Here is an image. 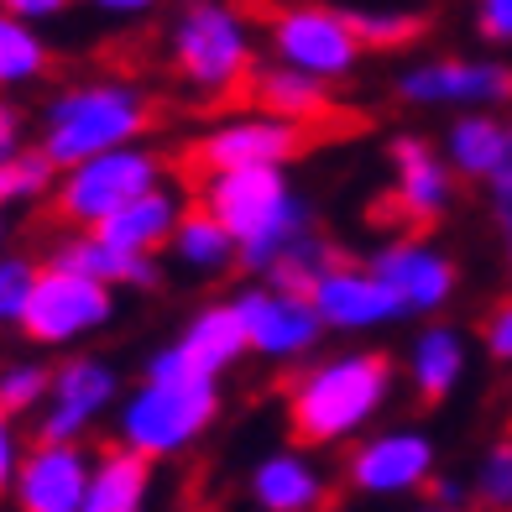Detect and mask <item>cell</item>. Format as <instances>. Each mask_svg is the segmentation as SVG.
<instances>
[{
	"instance_id": "obj_29",
	"label": "cell",
	"mask_w": 512,
	"mask_h": 512,
	"mask_svg": "<svg viewBox=\"0 0 512 512\" xmlns=\"http://www.w3.org/2000/svg\"><path fill=\"white\" fill-rule=\"evenodd\" d=\"M345 21H351V32L361 37V48H371V53L413 48V42L429 32L424 11H371V6H356V11H345Z\"/></svg>"
},
{
	"instance_id": "obj_44",
	"label": "cell",
	"mask_w": 512,
	"mask_h": 512,
	"mask_svg": "<svg viewBox=\"0 0 512 512\" xmlns=\"http://www.w3.org/2000/svg\"><path fill=\"white\" fill-rule=\"evenodd\" d=\"M418 512H460V507H445V502H429V507H418Z\"/></svg>"
},
{
	"instance_id": "obj_18",
	"label": "cell",
	"mask_w": 512,
	"mask_h": 512,
	"mask_svg": "<svg viewBox=\"0 0 512 512\" xmlns=\"http://www.w3.org/2000/svg\"><path fill=\"white\" fill-rule=\"evenodd\" d=\"M262 115H283V121H319V126H345V110L335 105L330 79L309 74L293 63H272V68H251L246 100Z\"/></svg>"
},
{
	"instance_id": "obj_3",
	"label": "cell",
	"mask_w": 512,
	"mask_h": 512,
	"mask_svg": "<svg viewBox=\"0 0 512 512\" xmlns=\"http://www.w3.org/2000/svg\"><path fill=\"white\" fill-rule=\"evenodd\" d=\"M168 58H173V74L189 89H199L209 100L241 105L246 84H251V68H256L251 27L236 6H225V0H194V6H183V16L173 21Z\"/></svg>"
},
{
	"instance_id": "obj_33",
	"label": "cell",
	"mask_w": 512,
	"mask_h": 512,
	"mask_svg": "<svg viewBox=\"0 0 512 512\" xmlns=\"http://www.w3.org/2000/svg\"><path fill=\"white\" fill-rule=\"evenodd\" d=\"M42 262L37 256H21V251H0V324H21V309L32 298V283H37Z\"/></svg>"
},
{
	"instance_id": "obj_28",
	"label": "cell",
	"mask_w": 512,
	"mask_h": 512,
	"mask_svg": "<svg viewBox=\"0 0 512 512\" xmlns=\"http://www.w3.org/2000/svg\"><path fill=\"white\" fill-rule=\"evenodd\" d=\"M345 262V251L335 246V241H324V236H314V230H304V236H298L283 256H277V262L267 267V283L272 288H283V293H314V283L330 267H340Z\"/></svg>"
},
{
	"instance_id": "obj_5",
	"label": "cell",
	"mask_w": 512,
	"mask_h": 512,
	"mask_svg": "<svg viewBox=\"0 0 512 512\" xmlns=\"http://www.w3.org/2000/svg\"><path fill=\"white\" fill-rule=\"evenodd\" d=\"M215 413H220L215 382H194V387L147 382V387H136L131 398L121 403L115 439L131 445V450H142V455H152V460H162V455L189 450L194 439L215 424Z\"/></svg>"
},
{
	"instance_id": "obj_27",
	"label": "cell",
	"mask_w": 512,
	"mask_h": 512,
	"mask_svg": "<svg viewBox=\"0 0 512 512\" xmlns=\"http://www.w3.org/2000/svg\"><path fill=\"white\" fill-rule=\"evenodd\" d=\"M502 147H507V126L492 121V115H460L450 126V168L460 178H492L497 162H502Z\"/></svg>"
},
{
	"instance_id": "obj_4",
	"label": "cell",
	"mask_w": 512,
	"mask_h": 512,
	"mask_svg": "<svg viewBox=\"0 0 512 512\" xmlns=\"http://www.w3.org/2000/svg\"><path fill=\"white\" fill-rule=\"evenodd\" d=\"M162 162L157 152L147 147H110V152H95L74 162V168H63L58 183H53V215L63 225L74 230H95L105 215H115L126 199H136L142 189H152V183H162Z\"/></svg>"
},
{
	"instance_id": "obj_45",
	"label": "cell",
	"mask_w": 512,
	"mask_h": 512,
	"mask_svg": "<svg viewBox=\"0 0 512 512\" xmlns=\"http://www.w3.org/2000/svg\"><path fill=\"white\" fill-rule=\"evenodd\" d=\"M6 230H11V225H6V209H0V251H6Z\"/></svg>"
},
{
	"instance_id": "obj_2",
	"label": "cell",
	"mask_w": 512,
	"mask_h": 512,
	"mask_svg": "<svg viewBox=\"0 0 512 512\" xmlns=\"http://www.w3.org/2000/svg\"><path fill=\"white\" fill-rule=\"evenodd\" d=\"M387 387H392V361L382 351L335 356L304 371L288 387V439L298 450H319L356 434L387 403Z\"/></svg>"
},
{
	"instance_id": "obj_20",
	"label": "cell",
	"mask_w": 512,
	"mask_h": 512,
	"mask_svg": "<svg viewBox=\"0 0 512 512\" xmlns=\"http://www.w3.org/2000/svg\"><path fill=\"white\" fill-rule=\"evenodd\" d=\"M48 262L74 267L84 277H100L110 288H162V267L147 251H121V246H110L100 230H74V236L53 241Z\"/></svg>"
},
{
	"instance_id": "obj_41",
	"label": "cell",
	"mask_w": 512,
	"mask_h": 512,
	"mask_svg": "<svg viewBox=\"0 0 512 512\" xmlns=\"http://www.w3.org/2000/svg\"><path fill=\"white\" fill-rule=\"evenodd\" d=\"M89 6L105 16H147V11H157V0H89Z\"/></svg>"
},
{
	"instance_id": "obj_15",
	"label": "cell",
	"mask_w": 512,
	"mask_h": 512,
	"mask_svg": "<svg viewBox=\"0 0 512 512\" xmlns=\"http://www.w3.org/2000/svg\"><path fill=\"white\" fill-rule=\"evenodd\" d=\"M288 199H293V189H288L283 168H267V162L209 173V183H204V204L225 220V230L236 236V246L246 236H256V230H262Z\"/></svg>"
},
{
	"instance_id": "obj_21",
	"label": "cell",
	"mask_w": 512,
	"mask_h": 512,
	"mask_svg": "<svg viewBox=\"0 0 512 512\" xmlns=\"http://www.w3.org/2000/svg\"><path fill=\"white\" fill-rule=\"evenodd\" d=\"M147 492H152V455L115 439L110 450L95 455L79 512H147Z\"/></svg>"
},
{
	"instance_id": "obj_11",
	"label": "cell",
	"mask_w": 512,
	"mask_h": 512,
	"mask_svg": "<svg viewBox=\"0 0 512 512\" xmlns=\"http://www.w3.org/2000/svg\"><path fill=\"white\" fill-rule=\"evenodd\" d=\"M115 392H121V377H115L110 361L68 356L63 366H53L48 403L37 408V439H84L115 403Z\"/></svg>"
},
{
	"instance_id": "obj_35",
	"label": "cell",
	"mask_w": 512,
	"mask_h": 512,
	"mask_svg": "<svg viewBox=\"0 0 512 512\" xmlns=\"http://www.w3.org/2000/svg\"><path fill=\"white\" fill-rule=\"evenodd\" d=\"M476 32L497 48H512V0H476Z\"/></svg>"
},
{
	"instance_id": "obj_8",
	"label": "cell",
	"mask_w": 512,
	"mask_h": 512,
	"mask_svg": "<svg viewBox=\"0 0 512 512\" xmlns=\"http://www.w3.org/2000/svg\"><path fill=\"white\" fill-rule=\"evenodd\" d=\"M267 42L283 63L309 68V74H319V79H345L366 53L361 37L351 32V21H345V11L314 6V0L272 6L267 11Z\"/></svg>"
},
{
	"instance_id": "obj_36",
	"label": "cell",
	"mask_w": 512,
	"mask_h": 512,
	"mask_svg": "<svg viewBox=\"0 0 512 512\" xmlns=\"http://www.w3.org/2000/svg\"><path fill=\"white\" fill-rule=\"evenodd\" d=\"M16 465H21V439H16V413L0 408V502L16 486Z\"/></svg>"
},
{
	"instance_id": "obj_25",
	"label": "cell",
	"mask_w": 512,
	"mask_h": 512,
	"mask_svg": "<svg viewBox=\"0 0 512 512\" xmlns=\"http://www.w3.org/2000/svg\"><path fill=\"white\" fill-rule=\"evenodd\" d=\"M460 371H465V345L455 330L434 324V330L413 340V387L424 403H445L450 387L460 382Z\"/></svg>"
},
{
	"instance_id": "obj_10",
	"label": "cell",
	"mask_w": 512,
	"mask_h": 512,
	"mask_svg": "<svg viewBox=\"0 0 512 512\" xmlns=\"http://www.w3.org/2000/svg\"><path fill=\"white\" fill-rule=\"evenodd\" d=\"M251 351L246 330H241V314L236 304H220V309H199L189 319L168 351H157L147 361V382H178V387H194V382H215L225 366H236Z\"/></svg>"
},
{
	"instance_id": "obj_43",
	"label": "cell",
	"mask_w": 512,
	"mask_h": 512,
	"mask_svg": "<svg viewBox=\"0 0 512 512\" xmlns=\"http://www.w3.org/2000/svg\"><path fill=\"white\" fill-rule=\"evenodd\" d=\"M502 225V236H507V262H512V220H497Z\"/></svg>"
},
{
	"instance_id": "obj_1",
	"label": "cell",
	"mask_w": 512,
	"mask_h": 512,
	"mask_svg": "<svg viewBox=\"0 0 512 512\" xmlns=\"http://www.w3.org/2000/svg\"><path fill=\"white\" fill-rule=\"evenodd\" d=\"M157 126V105L142 84L126 79H89V84H68L63 95L42 105V131L37 147L48 152V162L63 173L74 162L126 147L136 136H147Z\"/></svg>"
},
{
	"instance_id": "obj_32",
	"label": "cell",
	"mask_w": 512,
	"mask_h": 512,
	"mask_svg": "<svg viewBox=\"0 0 512 512\" xmlns=\"http://www.w3.org/2000/svg\"><path fill=\"white\" fill-rule=\"evenodd\" d=\"M48 387H53V366L42 361H6L0 366V408L6 413H37L48 403Z\"/></svg>"
},
{
	"instance_id": "obj_12",
	"label": "cell",
	"mask_w": 512,
	"mask_h": 512,
	"mask_svg": "<svg viewBox=\"0 0 512 512\" xmlns=\"http://www.w3.org/2000/svg\"><path fill=\"white\" fill-rule=\"evenodd\" d=\"M89 471L95 455L79 439H32V450H21L11 497L21 512H79Z\"/></svg>"
},
{
	"instance_id": "obj_24",
	"label": "cell",
	"mask_w": 512,
	"mask_h": 512,
	"mask_svg": "<svg viewBox=\"0 0 512 512\" xmlns=\"http://www.w3.org/2000/svg\"><path fill=\"white\" fill-rule=\"evenodd\" d=\"M173 251H178V262H189L194 272H220V267H230V262L241 256L236 236H230L225 220H220L204 199H199V204H189V209L178 215Z\"/></svg>"
},
{
	"instance_id": "obj_6",
	"label": "cell",
	"mask_w": 512,
	"mask_h": 512,
	"mask_svg": "<svg viewBox=\"0 0 512 512\" xmlns=\"http://www.w3.org/2000/svg\"><path fill=\"white\" fill-rule=\"evenodd\" d=\"M324 131H335V126L283 121V115H246V121H225L209 136H199V142L178 157V168L194 173V178L225 173V168H256V162H267V168H288L293 157H304L319 142H330Z\"/></svg>"
},
{
	"instance_id": "obj_46",
	"label": "cell",
	"mask_w": 512,
	"mask_h": 512,
	"mask_svg": "<svg viewBox=\"0 0 512 512\" xmlns=\"http://www.w3.org/2000/svg\"><path fill=\"white\" fill-rule=\"evenodd\" d=\"M314 512H330V507H314Z\"/></svg>"
},
{
	"instance_id": "obj_30",
	"label": "cell",
	"mask_w": 512,
	"mask_h": 512,
	"mask_svg": "<svg viewBox=\"0 0 512 512\" xmlns=\"http://www.w3.org/2000/svg\"><path fill=\"white\" fill-rule=\"evenodd\" d=\"M304 230H314V215L298 199H288L283 209H277V215L256 230V236H246L241 241V267H251V272H267L277 256H283L298 236H304Z\"/></svg>"
},
{
	"instance_id": "obj_7",
	"label": "cell",
	"mask_w": 512,
	"mask_h": 512,
	"mask_svg": "<svg viewBox=\"0 0 512 512\" xmlns=\"http://www.w3.org/2000/svg\"><path fill=\"white\" fill-rule=\"evenodd\" d=\"M110 319H115V288L110 283L84 277L74 267H58V262H42L16 330L32 345H53L58 351V345H74L84 335L105 330Z\"/></svg>"
},
{
	"instance_id": "obj_17",
	"label": "cell",
	"mask_w": 512,
	"mask_h": 512,
	"mask_svg": "<svg viewBox=\"0 0 512 512\" xmlns=\"http://www.w3.org/2000/svg\"><path fill=\"white\" fill-rule=\"evenodd\" d=\"M309 304L319 309L324 324H335V330H371V324H387V319L408 314L403 298L392 293V283H382L371 267L356 272L351 262L324 272L314 283V293H309Z\"/></svg>"
},
{
	"instance_id": "obj_37",
	"label": "cell",
	"mask_w": 512,
	"mask_h": 512,
	"mask_svg": "<svg viewBox=\"0 0 512 512\" xmlns=\"http://www.w3.org/2000/svg\"><path fill=\"white\" fill-rule=\"evenodd\" d=\"M481 340H486V351H492L497 361H512V298H507V304H497L492 314H486Z\"/></svg>"
},
{
	"instance_id": "obj_16",
	"label": "cell",
	"mask_w": 512,
	"mask_h": 512,
	"mask_svg": "<svg viewBox=\"0 0 512 512\" xmlns=\"http://www.w3.org/2000/svg\"><path fill=\"white\" fill-rule=\"evenodd\" d=\"M371 272H377L382 283H392V293L403 298L408 314H434L439 304H450V293L460 283V272H455L450 256L424 246L418 236L382 246L377 256H371Z\"/></svg>"
},
{
	"instance_id": "obj_9",
	"label": "cell",
	"mask_w": 512,
	"mask_h": 512,
	"mask_svg": "<svg viewBox=\"0 0 512 512\" xmlns=\"http://www.w3.org/2000/svg\"><path fill=\"white\" fill-rule=\"evenodd\" d=\"M387 157H392V168H398V183L371 204V225H398V230L424 236V230L450 209L455 178H450L445 162L434 157V147L424 136H398Z\"/></svg>"
},
{
	"instance_id": "obj_23",
	"label": "cell",
	"mask_w": 512,
	"mask_h": 512,
	"mask_svg": "<svg viewBox=\"0 0 512 512\" xmlns=\"http://www.w3.org/2000/svg\"><path fill=\"white\" fill-rule=\"evenodd\" d=\"M251 492L256 502H262L267 512H314V507H330L324 497V476L314 471L309 460L298 455H267L262 465H256L251 476Z\"/></svg>"
},
{
	"instance_id": "obj_14",
	"label": "cell",
	"mask_w": 512,
	"mask_h": 512,
	"mask_svg": "<svg viewBox=\"0 0 512 512\" xmlns=\"http://www.w3.org/2000/svg\"><path fill=\"white\" fill-rule=\"evenodd\" d=\"M236 314H241V330L246 345L262 356H304L309 345L319 340L324 319L309 304L304 293H283V288H246L236 298Z\"/></svg>"
},
{
	"instance_id": "obj_19",
	"label": "cell",
	"mask_w": 512,
	"mask_h": 512,
	"mask_svg": "<svg viewBox=\"0 0 512 512\" xmlns=\"http://www.w3.org/2000/svg\"><path fill=\"white\" fill-rule=\"evenodd\" d=\"M429 471H434V445L424 434H382V439H366V445L351 455L345 481H351L356 492L392 497V492L424 486Z\"/></svg>"
},
{
	"instance_id": "obj_40",
	"label": "cell",
	"mask_w": 512,
	"mask_h": 512,
	"mask_svg": "<svg viewBox=\"0 0 512 512\" xmlns=\"http://www.w3.org/2000/svg\"><path fill=\"white\" fill-rule=\"evenodd\" d=\"M74 0H0V11H11V16H21V21H53V16H63Z\"/></svg>"
},
{
	"instance_id": "obj_34",
	"label": "cell",
	"mask_w": 512,
	"mask_h": 512,
	"mask_svg": "<svg viewBox=\"0 0 512 512\" xmlns=\"http://www.w3.org/2000/svg\"><path fill=\"white\" fill-rule=\"evenodd\" d=\"M476 502H481V512H512V439L486 455L481 481H476Z\"/></svg>"
},
{
	"instance_id": "obj_26",
	"label": "cell",
	"mask_w": 512,
	"mask_h": 512,
	"mask_svg": "<svg viewBox=\"0 0 512 512\" xmlns=\"http://www.w3.org/2000/svg\"><path fill=\"white\" fill-rule=\"evenodd\" d=\"M48 68H53V48L37 37V21L0 11V89H27L48 79Z\"/></svg>"
},
{
	"instance_id": "obj_39",
	"label": "cell",
	"mask_w": 512,
	"mask_h": 512,
	"mask_svg": "<svg viewBox=\"0 0 512 512\" xmlns=\"http://www.w3.org/2000/svg\"><path fill=\"white\" fill-rule=\"evenodd\" d=\"M21 147H27V115H21L11 100H0V162L16 157Z\"/></svg>"
},
{
	"instance_id": "obj_38",
	"label": "cell",
	"mask_w": 512,
	"mask_h": 512,
	"mask_svg": "<svg viewBox=\"0 0 512 512\" xmlns=\"http://www.w3.org/2000/svg\"><path fill=\"white\" fill-rule=\"evenodd\" d=\"M486 183H492V209H497V220H512V126H507V147H502L497 173L486 178Z\"/></svg>"
},
{
	"instance_id": "obj_22",
	"label": "cell",
	"mask_w": 512,
	"mask_h": 512,
	"mask_svg": "<svg viewBox=\"0 0 512 512\" xmlns=\"http://www.w3.org/2000/svg\"><path fill=\"white\" fill-rule=\"evenodd\" d=\"M100 236L110 246H121V251H162L173 241V230H178V199L162 189V183H152V189H142L136 199H126L115 215H105L100 225Z\"/></svg>"
},
{
	"instance_id": "obj_31",
	"label": "cell",
	"mask_w": 512,
	"mask_h": 512,
	"mask_svg": "<svg viewBox=\"0 0 512 512\" xmlns=\"http://www.w3.org/2000/svg\"><path fill=\"white\" fill-rule=\"evenodd\" d=\"M53 183H58V168L48 162V152H42V147H21L16 157L0 162V209L48 199Z\"/></svg>"
},
{
	"instance_id": "obj_42",
	"label": "cell",
	"mask_w": 512,
	"mask_h": 512,
	"mask_svg": "<svg viewBox=\"0 0 512 512\" xmlns=\"http://www.w3.org/2000/svg\"><path fill=\"white\" fill-rule=\"evenodd\" d=\"M429 497H434V502H445V507H460V502H465V492H460L455 481H434V486H429Z\"/></svg>"
},
{
	"instance_id": "obj_13",
	"label": "cell",
	"mask_w": 512,
	"mask_h": 512,
	"mask_svg": "<svg viewBox=\"0 0 512 512\" xmlns=\"http://www.w3.org/2000/svg\"><path fill=\"white\" fill-rule=\"evenodd\" d=\"M408 105H512V63L497 58H434L398 79Z\"/></svg>"
}]
</instances>
